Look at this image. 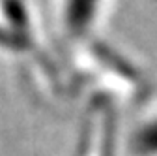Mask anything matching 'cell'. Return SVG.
Returning a JSON list of instances; mask_svg holds the SVG:
<instances>
[{
	"label": "cell",
	"instance_id": "6da1fadb",
	"mask_svg": "<svg viewBox=\"0 0 157 156\" xmlns=\"http://www.w3.org/2000/svg\"><path fill=\"white\" fill-rule=\"evenodd\" d=\"M99 0H64L66 23L71 30H84L90 27Z\"/></svg>",
	"mask_w": 157,
	"mask_h": 156
},
{
	"label": "cell",
	"instance_id": "7a4b0ae2",
	"mask_svg": "<svg viewBox=\"0 0 157 156\" xmlns=\"http://www.w3.org/2000/svg\"><path fill=\"white\" fill-rule=\"evenodd\" d=\"M131 149L135 156H157V115L136 126Z\"/></svg>",
	"mask_w": 157,
	"mask_h": 156
}]
</instances>
